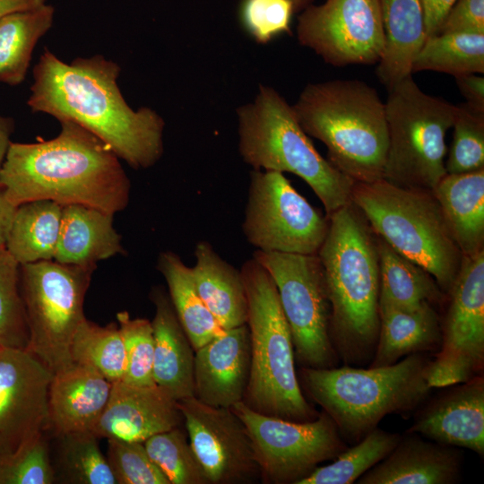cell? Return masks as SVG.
Here are the masks:
<instances>
[{"label": "cell", "instance_id": "43", "mask_svg": "<svg viewBox=\"0 0 484 484\" xmlns=\"http://www.w3.org/2000/svg\"><path fill=\"white\" fill-rule=\"evenodd\" d=\"M56 480L44 433L16 454L0 461V484H51Z\"/></svg>", "mask_w": 484, "mask_h": 484}, {"label": "cell", "instance_id": "10", "mask_svg": "<svg viewBox=\"0 0 484 484\" xmlns=\"http://www.w3.org/2000/svg\"><path fill=\"white\" fill-rule=\"evenodd\" d=\"M91 264L43 260L20 267V288L29 330L27 350L53 374L73 363L71 343L85 318L83 302Z\"/></svg>", "mask_w": 484, "mask_h": 484}, {"label": "cell", "instance_id": "1", "mask_svg": "<svg viewBox=\"0 0 484 484\" xmlns=\"http://www.w3.org/2000/svg\"><path fill=\"white\" fill-rule=\"evenodd\" d=\"M120 72L102 55L65 63L45 48L33 67L27 105L90 131L130 167L148 169L163 154L165 122L151 108L128 105L117 84Z\"/></svg>", "mask_w": 484, "mask_h": 484}, {"label": "cell", "instance_id": "8", "mask_svg": "<svg viewBox=\"0 0 484 484\" xmlns=\"http://www.w3.org/2000/svg\"><path fill=\"white\" fill-rule=\"evenodd\" d=\"M351 202L377 237L427 270L448 294L462 254L433 191L401 187L381 178L355 182Z\"/></svg>", "mask_w": 484, "mask_h": 484}, {"label": "cell", "instance_id": "2", "mask_svg": "<svg viewBox=\"0 0 484 484\" xmlns=\"http://www.w3.org/2000/svg\"><path fill=\"white\" fill-rule=\"evenodd\" d=\"M53 139L11 143L0 187L14 207L36 200L82 204L110 214L126 208L131 183L111 148L90 131L60 121Z\"/></svg>", "mask_w": 484, "mask_h": 484}, {"label": "cell", "instance_id": "30", "mask_svg": "<svg viewBox=\"0 0 484 484\" xmlns=\"http://www.w3.org/2000/svg\"><path fill=\"white\" fill-rule=\"evenodd\" d=\"M379 256V305L412 308L423 302L438 304L445 294L435 278L419 264L406 258L377 237Z\"/></svg>", "mask_w": 484, "mask_h": 484}, {"label": "cell", "instance_id": "27", "mask_svg": "<svg viewBox=\"0 0 484 484\" xmlns=\"http://www.w3.org/2000/svg\"><path fill=\"white\" fill-rule=\"evenodd\" d=\"M191 272L196 290L223 330L246 324L247 299L240 270L222 259L208 241L194 247Z\"/></svg>", "mask_w": 484, "mask_h": 484}, {"label": "cell", "instance_id": "37", "mask_svg": "<svg viewBox=\"0 0 484 484\" xmlns=\"http://www.w3.org/2000/svg\"><path fill=\"white\" fill-rule=\"evenodd\" d=\"M143 445L170 484H210L180 426L151 436Z\"/></svg>", "mask_w": 484, "mask_h": 484}, {"label": "cell", "instance_id": "18", "mask_svg": "<svg viewBox=\"0 0 484 484\" xmlns=\"http://www.w3.org/2000/svg\"><path fill=\"white\" fill-rule=\"evenodd\" d=\"M182 422L177 401L160 387L120 380L112 383L109 399L93 433L99 438L143 443Z\"/></svg>", "mask_w": 484, "mask_h": 484}, {"label": "cell", "instance_id": "12", "mask_svg": "<svg viewBox=\"0 0 484 484\" xmlns=\"http://www.w3.org/2000/svg\"><path fill=\"white\" fill-rule=\"evenodd\" d=\"M231 409L246 428L265 482L298 484L321 462L335 459L347 448L324 411L313 420L297 422L259 413L243 402Z\"/></svg>", "mask_w": 484, "mask_h": 484}, {"label": "cell", "instance_id": "32", "mask_svg": "<svg viewBox=\"0 0 484 484\" xmlns=\"http://www.w3.org/2000/svg\"><path fill=\"white\" fill-rule=\"evenodd\" d=\"M55 13L47 3L0 19V82L18 85L24 81L33 50L53 26Z\"/></svg>", "mask_w": 484, "mask_h": 484}, {"label": "cell", "instance_id": "15", "mask_svg": "<svg viewBox=\"0 0 484 484\" xmlns=\"http://www.w3.org/2000/svg\"><path fill=\"white\" fill-rule=\"evenodd\" d=\"M298 42L333 66L373 65L385 37L378 0H326L310 4L298 20Z\"/></svg>", "mask_w": 484, "mask_h": 484}, {"label": "cell", "instance_id": "48", "mask_svg": "<svg viewBox=\"0 0 484 484\" xmlns=\"http://www.w3.org/2000/svg\"><path fill=\"white\" fill-rule=\"evenodd\" d=\"M47 0H0V19L9 14L36 9Z\"/></svg>", "mask_w": 484, "mask_h": 484}, {"label": "cell", "instance_id": "19", "mask_svg": "<svg viewBox=\"0 0 484 484\" xmlns=\"http://www.w3.org/2000/svg\"><path fill=\"white\" fill-rule=\"evenodd\" d=\"M250 362L247 324L224 330L194 351V397L213 407L242 402Z\"/></svg>", "mask_w": 484, "mask_h": 484}, {"label": "cell", "instance_id": "50", "mask_svg": "<svg viewBox=\"0 0 484 484\" xmlns=\"http://www.w3.org/2000/svg\"><path fill=\"white\" fill-rule=\"evenodd\" d=\"M293 5L294 12L303 11L308 5L312 4L314 0H290Z\"/></svg>", "mask_w": 484, "mask_h": 484}, {"label": "cell", "instance_id": "49", "mask_svg": "<svg viewBox=\"0 0 484 484\" xmlns=\"http://www.w3.org/2000/svg\"><path fill=\"white\" fill-rule=\"evenodd\" d=\"M14 124L11 117L0 113V167L4 160L11 142Z\"/></svg>", "mask_w": 484, "mask_h": 484}, {"label": "cell", "instance_id": "9", "mask_svg": "<svg viewBox=\"0 0 484 484\" xmlns=\"http://www.w3.org/2000/svg\"><path fill=\"white\" fill-rule=\"evenodd\" d=\"M385 108L388 148L383 179L433 191L446 175L445 136L457 106L427 94L409 75L388 89Z\"/></svg>", "mask_w": 484, "mask_h": 484}, {"label": "cell", "instance_id": "31", "mask_svg": "<svg viewBox=\"0 0 484 484\" xmlns=\"http://www.w3.org/2000/svg\"><path fill=\"white\" fill-rule=\"evenodd\" d=\"M157 269L166 281L174 310L194 351L224 331L200 298L191 267L178 255L161 252Z\"/></svg>", "mask_w": 484, "mask_h": 484}, {"label": "cell", "instance_id": "40", "mask_svg": "<svg viewBox=\"0 0 484 484\" xmlns=\"http://www.w3.org/2000/svg\"><path fill=\"white\" fill-rule=\"evenodd\" d=\"M125 351L122 381L134 385H153L154 336L151 322L131 318L126 311L117 314Z\"/></svg>", "mask_w": 484, "mask_h": 484}, {"label": "cell", "instance_id": "23", "mask_svg": "<svg viewBox=\"0 0 484 484\" xmlns=\"http://www.w3.org/2000/svg\"><path fill=\"white\" fill-rule=\"evenodd\" d=\"M155 307L153 380L176 401L194 397V350L163 288L150 293Z\"/></svg>", "mask_w": 484, "mask_h": 484}, {"label": "cell", "instance_id": "25", "mask_svg": "<svg viewBox=\"0 0 484 484\" xmlns=\"http://www.w3.org/2000/svg\"><path fill=\"white\" fill-rule=\"evenodd\" d=\"M385 37L376 74L390 89L412 73L413 61L427 36L420 0H378Z\"/></svg>", "mask_w": 484, "mask_h": 484}, {"label": "cell", "instance_id": "28", "mask_svg": "<svg viewBox=\"0 0 484 484\" xmlns=\"http://www.w3.org/2000/svg\"><path fill=\"white\" fill-rule=\"evenodd\" d=\"M462 256L484 250V169L446 174L433 189Z\"/></svg>", "mask_w": 484, "mask_h": 484}, {"label": "cell", "instance_id": "39", "mask_svg": "<svg viewBox=\"0 0 484 484\" xmlns=\"http://www.w3.org/2000/svg\"><path fill=\"white\" fill-rule=\"evenodd\" d=\"M456 106L453 141L445 162L446 174L484 169V109L467 102Z\"/></svg>", "mask_w": 484, "mask_h": 484}, {"label": "cell", "instance_id": "21", "mask_svg": "<svg viewBox=\"0 0 484 484\" xmlns=\"http://www.w3.org/2000/svg\"><path fill=\"white\" fill-rule=\"evenodd\" d=\"M459 453L453 446L425 440L416 433L402 436L396 446L360 478L359 484H451L458 480Z\"/></svg>", "mask_w": 484, "mask_h": 484}, {"label": "cell", "instance_id": "34", "mask_svg": "<svg viewBox=\"0 0 484 484\" xmlns=\"http://www.w3.org/2000/svg\"><path fill=\"white\" fill-rule=\"evenodd\" d=\"M401 435L379 428L346 448L332 463L316 467L298 484H351L385 458L398 444Z\"/></svg>", "mask_w": 484, "mask_h": 484}, {"label": "cell", "instance_id": "24", "mask_svg": "<svg viewBox=\"0 0 484 484\" xmlns=\"http://www.w3.org/2000/svg\"><path fill=\"white\" fill-rule=\"evenodd\" d=\"M379 333L369 367L390 366L402 358L434 351L442 341L441 320L429 302L412 308L379 305Z\"/></svg>", "mask_w": 484, "mask_h": 484}, {"label": "cell", "instance_id": "13", "mask_svg": "<svg viewBox=\"0 0 484 484\" xmlns=\"http://www.w3.org/2000/svg\"><path fill=\"white\" fill-rule=\"evenodd\" d=\"M328 217L314 208L283 173L253 169L242 231L256 250L317 255Z\"/></svg>", "mask_w": 484, "mask_h": 484}, {"label": "cell", "instance_id": "3", "mask_svg": "<svg viewBox=\"0 0 484 484\" xmlns=\"http://www.w3.org/2000/svg\"><path fill=\"white\" fill-rule=\"evenodd\" d=\"M328 217V230L317 256L331 307L330 336L345 365L371 361L379 333L377 236L352 203Z\"/></svg>", "mask_w": 484, "mask_h": 484}, {"label": "cell", "instance_id": "4", "mask_svg": "<svg viewBox=\"0 0 484 484\" xmlns=\"http://www.w3.org/2000/svg\"><path fill=\"white\" fill-rule=\"evenodd\" d=\"M307 135L327 148V160L354 182L383 178L388 148L385 103L359 80L309 83L292 105Z\"/></svg>", "mask_w": 484, "mask_h": 484}, {"label": "cell", "instance_id": "14", "mask_svg": "<svg viewBox=\"0 0 484 484\" xmlns=\"http://www.w3.org/2000/svg\"><path fill=\"white\" fill-rule=\"evenodd\" d=\"M449 305L441 323L442 341L427 370L433 387H447L480 375L484 362V250L462 256L446 295Z\"/></svg>", "mask_w": 484, "mask_h": 484}, {"label": "cell", "instance_id": "22", "mask_svg": "<svg viewBox=\"0 0 484 484\" xmlns=\"http://www.w3.org/2000/svg\"><path fill=\"white\" fill-rule=\"evenodd\" d=\"M112 383L91 367L73 362L53 374L48 392L49 427L56 435L93 432Z\"/></svg>", "mask_w": 484, "mask_h": 484}, {"label": "cell", "instance_id": "46", "mask_svg": "<svg viewBox=\"0 0 484 484\" xmlns=\"http://www.w3.org/2000/svg\"><path fill=\"white\" fill-rule=\"evenodd\" d=\"M460 92L466 99V102L484 109V77L475 73L464 74L455 77Z\"/></svg>", "mask_w": 484, "mask_h": 484}, {"label": "cell", "instance_id": "6", "mask_svg": "<svg viewBox=\"0 0 484 484\" xmlns=\"http://www.w3.org/2000/svg\"><path fill=\"white\" fill-rule=\"evenodd\" d=\"M247 299L250 336V374L243 402L271 417L305 422L316 411L305 398L295 369L290 326L276 285L266 269L253 257L240 269Z\"/></svg>", "mask_w": 484, "mask_h": 484}, {"label": "cell", "instance_id": "47", "mask_svg": "<svg viewBox=\"0 0 484 484\" xmlns=\"http://www.w3.org/2000/svg\"><path fill=\"white\" fill-rule=\"evenodd\" d=\"M16 208L7 201L0 187V247L5 246Z\"/></svg>", "mask_w": 484, "mask_h": 484}, {"label": "cell", "instance_id": "36", "mask_svg": "<svg viewBox=\"0 0 484 484\" xmlns=\"http://www.w3.org/2000/svg\"><path fill=\"white\" fill-rule=\"evenodd\" d=\"M59 452L56 479L73 484H117L93 432L56 435Z\"/></svg>", "mask_w": 484, "mask_h": 484}, {"label": "cell", "instance_id": "11", "mask_svg": "<svg viewBox=\"0 0 484 484\" xmlns=\"http://www.w3.org/2000/svg\"><path fill=\"white\" fill-rule=\"evenodd\" d=\"M253 258L272 276L301 367L331 368L338 356L330 336L331 307L317 255L255 250Z\"/></svg>", "mask_w": 484, "mask_h": 484}, {"label": "cell", "instance_id": "17", "mask_svg": "<svg viewBox=\"0 0 484 484\" xmlns=\"http://www.w3.org/2000/svg\"><path fill=\"white\" fill-rule=\"evenodd\" d=\"M53 373L27 350L0 347V461L49 427Z\"/></svg>", "mask_w": 484, "mask_h": 484}, {"label": "cell", "instance_id": "7", "mask_svg": "<svg viewBox=\"0 0 484 484\" xmlns=\"http://www.w3.org/2000/svg\"><path fill=\"white\" fill-rule=\"evenodd\" d=\"M238 151L253 169L289 172L302 178L326 215L351 202L354 181L315 148L292 105L273 88L260 85L252 102L237 108Z\"/></svg>", "mask_w": 484, "mask_h": 484}, {"label": "cell", "instance_id": "35", "mask_svg": "<svg viewBox=\"0 0 484 484\" xmlns=\"http://www.w3.org/2000/svg\"><path fill=\"white\" fill-rule=\"evenodd\" d=\"M71 357L73 362L93 367L111 383L122 380L125 351L118 324L99 326L85 317L73 337Z\"/></svg>", "mask_w": 484, "mask_h": 484}, {"label": "cell", "instance_id": "41", "mask_svg": "<svg viewBox=\"0 0 484 484\" xmlns=\"http://www.w3.org/2000/svg\"><path fill=\"white\" fill-rule=\"evenodd\" d=\"M294 8L290 0H240L238 21L247 35L259 44L290 33Z\"/></svg>", "mask_w": 484, "mask_h": 484}, {"label": "cell", "instance_id": "29", "mask_svg": "<svg viewBox=\"0 0 484 484\" xmlns=\"http://www.w3.org/2000/svg\"><path fill=\"white\" fill-rule=\"evenodd\" d=\"M63 205L51 200L24 203L16 208L4 247L20 265L53 260Z\"/></svg>", "mask_w": 484, "mask_h": 484}, {"label": "cell", "instance_id": "33", "mask_svg": "<svg viewBox=\"0 0 484 484\" xmlns=\"http://www.w3.org/2000/svg\"><path fill=\"white\" fill-rule=\"evenodd\" d=\"M436 71L454 77L484 73V33L450 32L428 37L416 56L412 73Z\"/></svg>", "mask_w": 484, "mask_h": 484}, {"label": "cell", "instance_id": "20", "mask_svg": "<svg viewBox=\"0 0 484 484\" xmlns=\"http://www.w3.org/2000/svg\"><path fill=\"white\" fill-rule=\"evenodd\" d=\"M419 413L407 432L428 440L484 454V379L455 384Z\"/></svg>", "mask_w": 484, "mask_h": 484}, {"label": "cell", "instance_id": "45", "mask_svg": "<svg viewBox=\"0 0 484 484\" xmlns=\"http://www.w3.org/2000/svg\"><path fill=\"white\" fill-rule=\"evenodd\" d=\"M425 13L427 36L437 34L449 9L456 0H420Z\"/></svg>", "mask_w": 484, "mask_h": 484}, {"label": "cell", "instance_id": "44", "mask_svg": "<svg viewBox=\"0 0 484 484\" xmlns=\"http://www.w3.org/2000/svg\"><path fill=\"white\" fill-rule=\"evenodd\" d=\"M450 32L484 33V0H456L438 31Z\"/></svg>", "mask_w": 484, "mask_h": 484}, {"label": "cell", "instance_id": "42", "mask_svg": "<svg viewBox=\"0 0 484 484\" xmlns=\"http://www.w3.org/2000/svg\"><path fill=\"white\" fill-rule=\"evenodd\" d=\"M107 460L117 484H170L143 443L108 439Z\"/></svg>", "mask_w": 484, "mask_h": 484}, {"label": "cell", "instance_id": "38", "mask_svg": "<svg viewBox=\"0 0 484 484\" xmlns=\"http://www.w3.org/2000/svg\"><path fill=\"white\" fill-rule=\"evenodd\" d=\"M18 262L0 247V347L27 350L29 330Z\"/></svg>", "mask_w": 484, "mask_h": 484}, {"label": "cell", "instance_id": "26", "mask_svg": "<svg viewBox=\"0 0 484 484\" xmlns=\"http://www.w3.org/2000/svg\"><path fill=\"white\" fill-rule=\"evenodd\" d=\"M121 236L113 226V214L82 205H63L55 261L91 264L124 254Z\"/></svg>", "mask_w": 484, "mask_h": 484}, {"label": "cell", "instance_id": "16", "mask_svg": "<svg viewBox=\"0 0 484 484\" xmlns=\"http://www.w3.org/2000/svg\"><path fill=\"white\" fill-rule=\"evenodd\" d=\"M177 403L210 484L251 483L260 477L246 428L231 408L210 406L194 397Z\"/></svg>", "mask_w": 484, "mask_h": 484}, {"label": "cell", "instance_id": "5", "mask_svg": "<svg viewBox=\"0 0 484 484\" xmlns=\"http://www.w3.org/2000/svg\"><path fill=\"white\" fill-rule=\"evenodd\" d=\"M430 360L415 353L385 367H301L300 378L341 436L359 442L385 416L408 412L427 399L432 389L427 380Z\"/></svg>", "mask_w": 484, "mask_h": 484}]
</instances>
